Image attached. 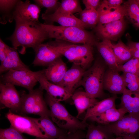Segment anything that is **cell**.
<instances>
[{
  "instance_id": "cell-38",
  "label": "cell",
  "mask_w": 139,
  "mask_h": 139,
  "mask_svg": "<svg viewBox=\"0 0 139 139\" xmlns=\"http://www.w3.org/2000/svg\"><path fill=\"white\" fill-rule=\"evenodd\" d=\"M11 47L8 46L0 39V60L1 63L5 59Z\"/></svg>"
},
{
  "instance_id": "cell-30",
  "label": "cell",
  "mask_w": 139,
  "mask_h": 139,
  "mask_svg": "<svg viewBox=\"0 0 139 139\" xmlns=\"http://www.w3.org/2000/svg\"><path fill=\"white\" fill-rule=\"evenodd\" d=\"M126 11L125 17L135 27L139 28V6L136 0H129L124 3Z\"/></svg>"
},
{
  "instance_id": "cell-16",
  "label": "cell",
  "mask_w": 139,
  "mask_h": 139,
  "mask_svg": "<svg viewBox=\"0 0 139 139\" xmlns=\"http://www.w3.org/2000/svg\"><path fill=\"white\" fill-rule=\"evenodd\" d=\"M38 82L40 84L39 86L57 101H65L71 97L72 94L65 89L49 81L45 77L44 72L39 77Z\"/></svg>"
},
{
  "instance_id": "cell-10",
  "label": "cell",
  "mask_w": 139,
  "mask_h": 139,
  "mask_svg": "<svg viewBox=\"0 0 139 139\" xmlns=\"http://www.w3.org/2000/svg\"><path fill=\"white\" fill-rule=\"evenodd\" d=\"M0 103L1 109L7 108L11 112L20 115L21 98L14 85L0 82Z\"/></svg>"
},
{
  "instance_id": "cell-20",
  "label": "cell",
  "mask_w": 139,
  "mask_h": 139,
  "mask_svg": "<svg viewBox=\"0 0 139 139\" xmlns=\"http://www.w3.org/2000/svg\"><path fill=\"white\" fill-rule=\"evenodd\" d=\"M97 10L99 15L98 24H103L120 20L125 17L126 14L123 4L118 8H108L100 4Z\"/></svg>"
},
{
  "instance_id": "cell-36",
  "label": "cell",
  "mask_w": 139,
  "mask_h": 139,
  "mask_svg": "<svg viewBox=\"0 0 139 139\" xmlns=\"http://www.w3.org/2000/svg\"><path fill=\"white\" fill-rule=\"evenodd\" d=\"M22 133L10 126L8 128L0 129V139H27Z\"/></svg>"
},
{
  "instance_id": "cell-43",
  "label": "cell",
  "mask_w": 139,
  "mask_h": 139,
  "mask_svg": "<svg viewBox=\"0 0 139 139\" xmlns=\"http://www.w3.org/2000/svg\"><path fill=\"white\" fill-rule=\"evenodd\" d=\"M133 58L139 59V50L129 48Z\"/></svg>"
},
{
  "instance_id": "cell-42",
  "label": "cell",
  "mask_w": 139,
  "mask_h": 139,
  "mask_svg": "<svg viewBox=\"0 0 139 139\" xmlns=\"http://www.w3.org/2000/svg\"><path fill=\"white\" fill-rule=\"evenodd\" d=\"M73 134L68 132L64 135L56 139H71Z\"/></svg>"
},
{
  "instance_id": "cell-28",
  "label": "cell",
  "mask_w": 139,
  "mask_h": 139,
  "mask_svg": "<svg viewBox=\"0 0 139 139\" xmlns=\"http://www.w3.org/2000/svg\"><path fill=\"white\" fill-rule=\"evenodd\" d=\"M19 0H0V23L5 24L14 20L13 14Z\"/></svg>"
},
{
  "instance_id": "cell-27",
  "label": "cell",
  "mask_w": 139,
  "mask_h": 139,
  "mask_svg": "<svg viewBox=\"0 0 139 139\" xmlns=\"http://www.w3.org/2000/svg\"><path fill=\"white\" fill-rule=\"evenodd\" d=\"M111 47L116 58L118 65H123L133 57L129 47L121 40L116 44L112 43L109 41Z\"/></svg>"
},
{
  "instance_id": "cell-18",
  "label": "cell",
  "mask_w": 139,
  "mask_h": 139,
  "mask_svg": "<svg viewBox=\"0 0 139 139\" xmlns=\"http://www.w3.org/2000/svg\"><path fill=\"white\" fill-rule=\"evenodd\" d=\"M67 70L66 64L60 57L44 69V74L49 81L59 86Z\"/></svg>"
},
{
  "instance_id": "cell-41",
  "label": "cell",
  "mask_w": 139,
  "mask_h": 139,
  "mask_svg": "<svg viewBox=\"0 0 139 139\" xmlns=\"http://www.w3.org/2000/svg\"><path fill=\"white\" fill-rule=\"evenodd\" d=\"M127 46L129 48L139 50V42H135L129 40L128 42Z\"/></svg>"
},
{
  "instance_id": "cell-6",
  "label": "cell",
  "mask_w": 139,
  "mask_h": 139,
  "mask_svg": "<svg viewBox=\"0 0 139 139\" xmlns=\"http://www.w3.org/2000/svg\"><path fill=\"white\" fill-rule=\"evenodd\" d=\"M43 90L39 86L28 93L23 91L19 92L22 100L20 115L33 114L40 117H50V111L44 97Z\"/></svg>"
},
{
  "instance_id": "cell-35",
  "label": "cell",
  "mask_w": 139,
  "mask_h": 139,
  "mask_svg": "<svg viewBox=\"0 0 139 139\" xmlns=\"http://www.w3.org/2000/svg\"><path fill=\"white\" fill-rule=\"evenodd\" d=\"M121 75L127 89L132 91H139V75L127 73H123Z\"/></svg>"
},
{
  "instance_id": "cell-11",
  "label": "cell",
  "mask_w": 139,
  "mask_h": 139,
  "mask_svg": "<svg viewBox=\"0 0 139 139\" xmlns=\"http://www.w3.org/2000/svg\"><path fill=\"white\" fill-rule=\"evenodd\" d=\"M35 57L32 63L34 66H48L62 56L57 50L54 41L41 43L33 48Z\"/></svg>"
},
{
  "instance_id": "cell-44",
  "label": "cell",
  "mask_w": 139,
  "mask_h": 139,
  "mask_svg": "<svg viewBox=\"0 0 139 139\" xmlns=\"http://www.w3.org/2000/svg\"><path fill=\"white\" fill-rule=\"evenodd\" d=\"M114 139H139V138L129 136H117Z\"/></svg>"
},
{
  "instance_id": "cell-40",
  "label": "cell",
  "mask_w": 139,
  "mask_h": 139,
  "mask_svg": "<svg viewBox=\"0 0 139 139\" xmlns=\"http://www.w3.org/2000/svg\"><path fill=\"white\" fill-rule=\"evenodd\" d=\"M85 135L82 130H78L73 134L71 139H83L85 138Z\"/></svg>"
},
{
  "instance_id": "cell-7",
  "label": "cell",
  "mask_w": 139,
  "mask_h": 139,
  "mask_svg": "<svg viewBox=\"0 0 139 139\" xmlns=\"http://www.w3.org/2000/svg\"><path fill=\"white\" fill-rule=\"evenodd\" d=\"M44 72V69L37 71L11 70L1 75L0 82L23 87L30 92L33 90L39 77Z\"/></svg>"
},
{
  "instance_id": "cell-32",
  "label": "cell",
  "mask_w": 139,
  "mask_h": 139,
  "mask_svg": "<svg viewBox=\"0 0 139 139\" xmlns=\"http://www.w3.org/2000/svg\"><path fill=\"white\" fill-rule=\"evenodd\" d=\"M79 13L80 19L86 28L95 27L98 24L99 15L96 10L85 8Z\"/></svg>"
},
{
  "instance_id": "cell-8",
  "label": "cell",
  "mask_w": 139,
  "mask_h": 139,
  "mask_svg": "<svg viewBox=\"0 0 139 139\" xmlns=\"http://www.w3.org/2000/svg\"><path fill=\"white\" fill-rule=\"evenodd\" d=\"M104 125L116 137L139 138V114L129 113L115 122Z\"/></svg>"
},
{
  "instance_id": "cell-37",
  "label": "cell",
  "mask_w": 139,
  "mask_h": 139,
  "mask_svg": "<svg viewBox=\"0 0 139 139\" xmlns=\"http://www.w3.org/2000/svg\"><path fill=\"white\" fill-rule=\"evenodd\" d=\"M124 2L122 0H104L101 1L100 4L108 8H118Z\"/></svg>"
},
{
  "instance_id": "cell-21",
  "label": "cell",
  "mask_w": 139,
  "mask_h": 139,
  "mask_svg": "<svg viewBox=\"0 0 139 139\" xmlns=\"http://www.w3.org/2000/svg\"><path fill=\"white\" fill-rule=\"evenodd\" d=\"M71 98L77 111V118L98 101L96 99L90 97L85 91L81 90H76Z\"/></svg>"
},
{
  "instance_id": "cell-3",
  "label": "cell",
  "mask_w": 139,
  "mask_h": 139,
  "mask_svg": "<svg viewBox=\"0 0 139 139\" xmlns=\"http://www.w3.org/2000/svg\"><path fill=\"white\" fill-rule=\"evenodd\" d=\"M45 99L49 108L50 118L60 128L74 133L88 127L89 124L80 121L71 115L60 102L55 100L46 93Z\"/></svg>"
},
{
  "instance_id": "cell-23",
  "label": "cell",
  "mask_w": 139,
  "mask_h": 139,
  "mask_svg": "<svg viewBox=\"0 0 139 139\" xmlns=\"http://www.w3.org/2000/svg\"><path fill=\"white\" fill-rule=\"evenodd\" d=\"M127 112L123 108L117 109L114 107L99 114L91 116L88 120L96 122L100 124L106 125L118 121Z\"/></svg>"
},
{
  "instance_id": "cell-22",
  "label": "cell",
  "mask_w": 139,
  "mask_h": 139,
  "mask_svg": "<svg viewBox=\"0 0 139 139\" xmlns=\"http://www.w3.org/2000/svg\"><path fill=\"white\" fill-rule=\"evenodd\" d=\"M34 119L48 139H56L67 132L56 125L49 117H41Z\"/></svg>"
},
{
  "instance_id": "cell-34",
  "label": "cell",
  "mask_w": 139,
  "mask_h": 139,
  "mask_svg": "<svg viewBox=\"0 0 139 139\" xmlns=\"http://www.w3.org/2000/svg\"><path fill=\"white\" fill-rule=\"evenodd\" d=\"M35 4L41 8H46L44 13L50 14L54 13L59 7L60 3L57 0H34Z\"/></svg>"
},
{
  "instance_id": "cell-45",
  "label": "cell",
  "mask_w": 139,
  "mask_h": 139,
  "mask_svg": "<svg viewBox=\"0 0 139 139\" xmlns=\"http://www.w3.org/2000/svg\"><path fill=\"white\" fill-rule=\"evenodd\" d=\"M139 6V0H136Z\"/></svg>"
},
{
  "instance_id": "cell-5",
  "label": "cell",
  "mask_w": 139,
  "mask_h": 139,
  "mask_svg": "<svg viewBox=\"0 0 139 139\" xmlns=\"http://www.w3.org/2000/svg\"><path fill=\"white\" fill-rule=\"evenodd\" d=\"M106 65L104 62L98 58L85 71L81 85L91 98L96 99L103 95V80L106 70Z\"/></svg>"
},
{
  "instance_id": "cell-13",
  "label": "cell",
  "mask_w": 139,
  "mask_h": 139,
  "mask_svg": "<svg viewBox=\"0 0 139 139\" xmlns=\"http://www.w3.org/2000/svg\"><path fill=\"white\" fill-rule=\"evenodd\" d=\"M41 8L36 4L27 0L19 1L13 14L14 20L33 22H39V18Z\"/></svg>"
},
{
  "instance_id": "cell-31",
  "label": "cell",
  "mask_w": 139,
  "mask_h": 139,
  "mask_svg": "<svg viewBox=\"0 0 139 139\" xmlns=\"http://www.w3.org/2000/svg\"><path fill=\"white\" fill-rule=\"evenodd\" d=\"M79 1L77 0H63L56 11L57 14H73L82 11Z\"/></svg>"
},
{
  "instance_id": "cell-33",
  "label": "cell",
  "mask_w": 139,
  "mask_h": 139,
  "mask_svg": "<svg viewBox=\"0 0 139 139\" xmlns=\"http://www.w3.org/2000/svg\"><path fill=\"white\" fill-rule=\"evenodd\" d=\"M116 70L118 72L127 73L139 75V59L133 57Z\"/></svg>"
},
{
  "instance_id": "cell-25",
  "label": "cell",
  "mask_w": 139,
  "mask_h": 139,
  "mask_svg": "<svg viewBox=\"0 0 139 139\" xmlns=\"http://www.w3.org/2000/svg\"><path fill=\"white\" fill-rule=\"evenodd\" d=\"M109 40L97 41L95 46L109 69L116 70L118 66L117 60Z\"/></svg>"
},
{
  "instance_id": "cell-24",
  "label": "cell",
  "mask_w": 139,
  "mask_h": 139,
  "mask_svg": "<svg viewBox=\"0 0 139 139\" xmlns=\"http://www.w3.org/2000/svg\"><path fill=\"white\" fill-rule=\"evenodd\" d=\"M119 107L129 114H139V91H132L126 88L122 94Z\"/></svg>"
},
{
  "instance_id": "cell-4",
  "label": "cell",
  "mask_w": 139,
  "mask_h": 139,
  "mask_svg": "<svg viewBox=\"0 0 139 139\" xmlns=\"http://www.w3.org/2000/svg\"><path fill=\"white\" fill-rule=\"evenodd\" d=\"M54 42L59 53L71 62L80 65L86 70L94 59L93 46L86 44L77 45L55 39Z\"/></svg>"
},
{
  "instance_id": "cell-1",
  "label": "cell",
  "mask_w": 139,
  "mask_h": 139,
  "mask_svg": "<svg viewBox=\"0 0 139 139\" xmlns=\"http://www.w3.org/2000/svg\"><path fill=\"white\" fill-rule=\"evenodd\" d=\"M15 21V30L7 39L16 49L19 47H22L23 51L28 48H33L49 38L43 23L20 20Z\"/></svg>"
},
{
  "instance_id": "cell-15",
  "label": "cell",
  "mask_w": 139,
  "mask_h": 139,
  "mask_svg": "<svg viewBox=\"0 0 139 139\" xmlns=\"http://www.w3.org/2000/svg\"><path fill=\"white\" fill-rule=\"evenodd\" d=\"M103 86V90L115 94H122L127 88L125 82L119 72L109 68L105 72Z\"/></svg>"
},
{
  "instance_id": "cell-2",
  "label": "cell",
  "mask_w": 139,
  "mask_h": 139,
  "mask_svg": "<svg viewBox=\"0 0 139 139\" xmlns=\"http://www.w3.org/2000/svg\"><path fill=\"white\" fill-rule=\"evenodd\" d=\"M49 38L70 43L86 44L93 46L97 41L94 35L85 29L75 27L56 26L43 23Z\"/></svg>"
},
{
  "instance_id": "cell-26",
  "label": "cell",
  "mask_w": 139,
  "mask_h": 139,
  "mask_svg": "<svg viewBox=\"0 0 139 139\" xmlns=\"http://www.w3.org/2000/svg\"><path fill=\"white\" fill-rule=\"evenodd\" d=\"M117 98L116 95H114L98 101L94 106L86 110L82 121L86 123V121L90 117L102 113L110 108L116 107L115 101Z\"/></svg>"
},
{
  "instance_id": "cell-19",
  "label": "cell",
  "mask_w": 139,
  "mask_h": 139,
  "mask_svg": "<svg viewBox=\"0 0 139 139\" xmlns=\"http://www.w3.org/2000/svg\"><path fill=\"white\" fill-rule=\"evenodd\" d=\"M11 70L17 71L30 70L29 67L22 61L17 50L13 47H11L5 59L1 63L0 74Z\"/></svg>"
},
{
  "instance_id": "cell-39",
  "label": "cell",
  "mask_w": 139,
  "mask_h": 139,
  "mask_svg": "<svg viewBox=\"0 0 139 139\" xmlns=\"http://www.w3.org/2000/svg\"><path fill=\"white\" fill-rule=\"evenodd\" d=\"M83 2L85 8L97 10L100 4V0H83Z\"/></svg>"
},
{
  "instance_id": "cell-14",
  "label": "cell",
  "mask_w": 139,
  "mask_h": 139,
  "mask_svg": "<svg viewBox=\"0 0 139 139\" xmlns=\"http://www.w3.org/2000/svg\"><path fill=\"white\" fill-rule=\"evenodd\" d=\"M86 70L80 65L73 64L66 73L60 85L72 95L80 86Z\"/></svg>"
},
{
  "instance_id": "cell-29",
  "label": "cell",
  "mask_w": 139,
  "mask_h": 139,
  "mask_svg": "<svg viewBox=\"0 0 139 139\" xmlns=\"http://www.w3.org/2000/svg\"><path fill=\"white\" fill-rule=\"evenodd\" d=\"M85 135L86 139H114V135L110 132L104 125L96 126L89 125Z\"/></svg>"
},
{
  "instance_id": "cell-17",
  "label": "cell",
  "mask_w": 139,
  "mask_h": 139,
  "mask_svg": "<svg viewBox=\"0 0 139 139\" xmlns=\"http://www.w3.org/2000/svg\"><path fill=\"white\" fill-rule=\"evenodd\" d=\"M42 19L45 21V24H53L56 22L60 25L65 27H75L85 29L86 27L80 19L73 14H66L54 13L50 14H42Z\"/></svg>"
},
{
  "instance_id": "cell-12",
  "label": "cell",
  "mask_w": 139,
  "mask_h": 139,
  "mask_svg": "<svg viewBox=\"0 0 139 139\" xmlns=\"http://www.w3.org/2000/svg\"><path fill=\"white\" fill-rule=\"evenodd\" d=\"M126 23L124 18L103 24H98L95 30L102 40L116 41L124 30Z\"/></svg>"
},
{
  "instance_id": "cell-9",
  "label": "cell",
  "mask_w": 139,
  "mask_h": 139,
  "mask_svg": "<svg viewBox=\"0 0 139 139\" xmlns=\"http://www.w3.org/2000/svg\"><path fill=\"white\" fill-rule=\"evenodd\" d=\"M5 116L10 122V126L21 133H26L40 139H48L34 118L16 114L10 110Z\"/></svg>"
}]
</instances>
